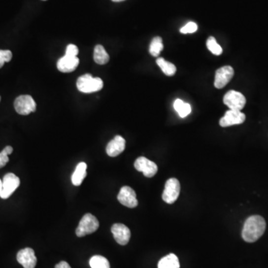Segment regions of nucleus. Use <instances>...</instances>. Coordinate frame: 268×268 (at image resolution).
Segmentation results:
<instances>
[{
	"mask_svg": "<svg viewBox=\"0 0 268 268\" xmlns=\"http://www.w3.org/2000/svg\"><path fill=\"white\" fill-rule=\"evenodd\" d=\"M266 222L260 215H253L246 220L242 230V238L249 243L255 242L263 235Z\"/></svg>",
	"mask_w": 268,
	"mask_h": 268,
	"instance_id": "nucleus-1",
	"label": "nucleus"
},
{
	"mask_svg": "<svg viewBox=\"0 0 268 268\" xmlns=\"http://www.w3.org/2000/svg\"><path fill=\"white\" fill-rule=\"evenodd\" d=\"M76 85L81 93H92L100 91L104 87V83L100 78H93L90 74H85L78 78Z\"/></svg>",
	"mask_w": 268,
	"mask_h": 268,
	"instance_id": "nucleus-2",
	"label": "nucleus"
},
{
	"mask_svg": "<svg viewBox=\"0 0 268 268\" xmlns=\"http://www.w3.org/2000/svg\"><path fill=\"white\" fill-rule=\"evenodd\" d=\"M99 227V222L97 218L92 214L87 213L81 218L75 233L77 236L81 238V237L86 236L87 234L95 233Z\"/></svg>",
	"mask_w": 268,
	"mask_h": 268,
	"instance_id": "nucleus-3",
	"label": "nucleus"
},
{
	"mask_svg": "<svg viewBox=\"0 0 268 268\" xmlns=\"http://www.w3.org/2000/svg\"><path fill=\"white\" fill-rule=\"evenodd\" d=\"M35 100L29 95H22L14 100V109L18 114L27 116L36 110Z\"/></svg>",
	"mask_w": 268,
	"mask_h": 268,
	"instance_id": "nucleus-4",
	"label": "nucleus"
},
{
	"mask_svg": "<svg viewBox=\"0 0 268 268\" xmlns=\"http://www.w3.org/2000/svg\"><path fill=\"white\" fill-rule=\"evenodd\" d=\"M180 184L176 178H170L166 181L164 192L163 193V200L168 204H172L177 201L180 195Z\"/></svg>",
	"mask_w": 268,
	"mask_h": 268,
	"instance_id": "nucleus-5",
	"label": "nucleus"
},
{
	"mask_svg": "<svg viewBox=\"0 0 268 268\" xmlns=\"http://www.w3.org/2000/svg\"><path fill=\"white\" fill-rule=\"evenodd\" d=\"M246 98L239 92L230 90L226 93L224 97V103L230 110H240L241 111L245 106Z\"/></svg>",
	"mask_w": 268,
	"mask_h": 268,
	"instance_id": "nucleus-6",
	"label": "nucleus"
},
{
	"mask_svg": "<svg viewBox=\"0 0 268 268\" xmlns=\"http://www.w3.org/2000/svg\"><path fill=\"white\" fill-rule=\"evenodd\" d=\"M20 184V178L13 173H8L2 180V189L0 192V198L8 199L15 192Z\"/></svg>",
	"mask_w": 268,
	"mask_h": 268,
	"instance_id": "nucleus-7",
	"label": "nucleus"
},
{
	"mask_svg": "<svg viewBox=\"0 0 268 268\" xmlns=\"http://www.w3.org/2000/svg\"><path fill=\"white\" fill-rule=\"evenodd\" d=\"M134 167L138 171L143 173L146 177H154L158 171V167L154 162L144 157H140L134 163Z\"/></svg>",
	"mask_w": 268,
	"mask_h": 268,
	"instance_id": "nucleus-8",
	"label": "nucleus"
},
{
	"mask_svg": "<svg viewBox=\"0 0 268 268\" xmlns=\"http://www.w3.org/2000/svg\"><path fill=\"white\" fill-rule=\"evenodd\" d=\"M118 201L123 206L128 208H135L138 206L136 192L129 186H123L118 195Z\"/></svg>",
	"mask_w": 268,
	"mask_h": 268,
	"instance_id": "nucleus-9",
	"label": "nucleus"
},
{
	"mask_svg": "<svg viewBox=\"0 0 268 268\" xmlns=\"http://www.w3.org/2000/svg\"><path fill=\"white\" fill-rule=\"evenodd\" d=\"M245 119V114L240 110H230L220 119L219 123L223 128H227L232 125H241L244 123Z\"/></svg>",
	"mask_w": 268,
	"mask_h": 268,
	"instance_id": "nucleus-10",
	"label": "nucleus"
},
{
	"mask_svg": "<svg viewBox=\"0 0 268 268\" xmlns=\"http://www.w3.org/2000/svg\"><path fill=\"white\" fill-rule=\"evenodd\" d=\"M234 76V69L230 66L221 67L216 71L214 85L217 89H222Z\"/></svg>",
	"mask_w": 268,
	"mask_h": 268,
	"instance_id": "nucleus-11",
	"label": "nucleus"
},
{
	"mask_svg": "<svg viewBox=\"0 0 268 268\" xmlns=\"http://www.w3.org/2000/svg\"><path fill=\"white\" fill-rule=\"evenodd\" d=\"M17 260L24 268H34L37 265V258L34 251L29 247L18 252Z\"/></svg>",
	"mask_w": 268,
	"mask_h": 268,
	"instance_id": "nucleus-12",
	"label": "nucleus"
},
{
	"mask_svg": "<svg viewBox=\"0 0 268 268\" xmlns=\"http://www.w3.org/2000/svg\"><path fill=\"white\" fill-rule=\"evenodd\" d=\"M111 232L118 244L120 245H126L129 242L131 233L129 228L126 226L122 224H113Z\"/></svg>",
	"mask_w": 268,
	"mask_h": 268,
	"instance_id": "nucleus-13",
	"label": "nucleus"
},
{
	"mask_svg": "<svg viewBox=\"0 0 268 268\" xmlns=\"http://www.w3.org/2000/svg\"><path fill=\"white\" fill-rule=\"evenodd\" d=\"M79 64V59L78 57L69 56L65 55L58 60L57 67L58 70L61 72H72L75 71Z\"/></svg>",
	"mask_w": 268,
	"mask_h": 268,
	"instance_id": "nucleus-14",
	"label": "nucleus"
},
{
	"mask_svg": "<svg viewBox=\"0 0 268 268\" xmlns=\"http://www.w3.org/2000/svg\"><path fill=\"white\" fill-rule=\"evenodd\" d=\"M125 149V139L121 136H116L112 139L106 148L107 155L111 157H117Z\"/></svg>",
	"mask_w": 268,
	"mask_h": 268,
	"instance_id": "nucleus-15",
	"label": "nucleus"
},
{
	"mask_svg": "<svg viewBox=\"0 0 268 268\" xmlns=\"http://www.w3.org/2000/svg\"><path fill=\"white\" fill-rule=\"evenodd\" d=\"M87 166L85 163H80L75 168V171L72 176V183L74 186H78L84 181L87 176Z\"/></svg>",
	"mask_w": 268,
	"mask_h": 268,
	"instance_id": "nucleus-16",
	"label": "nucleus"
},
{
	"mask_svg": "<svg viewBox=\"0 0 268 268\" xmlns=\"http://www.w3.org/2000/svg\"><path fill=\"white\" fill-rule=\"evenodd\" d=\"M180 266L178 258L173 253L165 256L158 263V268H180Z\"/></svg>",
	"mask_w": 268,
	"mask_h": 268,
	"instance_id": "nucleus-17",
	"label": "nucleus"
},
{
	"mask_svg": "<svg viewBox=\"0 0 268 268\" xmlns=\"http://www.w3.org/2000/svg\"><path fill=\"white\" fill-rule=\"evenodd\" d=\"M93 59L96 64L104 65L110 61V56L101 45H97L94 49Z\"/></svg>",
	"mask_w": 268,
	"mask_h": 268,
	"instance_id": "nucleus-18",
	"label": "nucleus"
},
{
	"mask_svg": "<svg viewBox=\"0 0 268 268\" xmlns=\"http://www.w3.org/2000/svg\"><path fill=\"white\" fill-rule=\"evenodd\" d=\"M157 64L160 67V69L164 72L165 75H167V76H173L176 73L177 68H176L175 66L172 63L166 61L164 58H158L157 60Z\"/></svg>",
	"mask_w": 268,
	"mask_h": 268,
	"instance_id": "nucleus-19",
	"label": "nucleus"
},
{
	"mask_svg": "<svg viewBox=\"0 0 268 268\" xmlns=\"http://www.w3.org/2000/svg\"><path fill=\"white\" fill-rule=\"evenodd\" d=\"M174 108L181 118L186 117L192 112L190 104L183 102L180 99H176L174 103Z\"/></svg>",
	"mask_w": 268,
	"mask_h": 268,
	"instance_id": "nucleus-20",
	"label": "nucleus"
},
{
	"mask_svg": "<svg viewBox=\"0 0 268 268\" xmlns=\"http://www.w3.org/2000/svg\"><path fill=\"white\" fill-rule=\"evenodd\" d=\"M90 265L91 268H110L109 261L101 256H93L90 259Z\"/></svg>",
	"mask_w": 268,
	"mask_h": 268,
	"instance_id": "nucleus-21",
	"label": "nucleus"
},
{
	"mask_svg": "<svg viewBox=\"0 0 268 268\" xmlns=\"http://www.w3.org/2000/svg\"><path fill=\"white\" fill-rule=\"evenodd\" d=\"M163 39L160 37H156L153 39L150 44L149 52L152 56L157 57L160 52L163 51Z\"/></svg>",
	"mask_w": 268,
	"mask_h": 268,
	"instance_id": "nucleus-22",
	"label": "nucleus"
},
{
	"mask_svg": "<svg viewBox=\"0 0 268 268\" xmlns=\"http://www.w3.org/2000/svg\"><path fill=\"white\" fill-rule=\"evenodd\" d=\"M206 46L208 49L215 55H221L223 52L222 48L217 43L214 37H209L206 41Z\"/></svg>",
	"mask_w": 268,
	"mask_h": 268,
	"instance_id": "nucleus-23",
	"label": "nucleus"
},
{
	"mask_svg": "<svg viewBox=\"0 0 268 268\" xmlns=\"http://www.w3.org/2000/svg\"><path fill=\"white\" fill-rule=\"evenodd\" d=\"M13 148L11 146H6L2 152H0V168L4 167L7 163L9 161V158H8V155L12 154Z\"/></svg>",
	"mask_w": 268,
	"mask_h": 268,
	"instance_id": "nucleus-24",
	"label": "nucleus"
},
{
	"mask_svg": "<svg viewBox=\"0 0 268 268\" xmlns=\"http://www.w3.org/2000/svg\"><path fill=\"white\" fill-rule=\"evenodd\" d=\"M12 58V52L10 50H0V68L3 67L5 63L10 62Z\"/></svg>",
	"mask_w": 268,
	"mask_h": 268,
	"instance_id": "nucleus-25",
	"label": "nucleus"
},
{
	"mask_svg": "<svg viewBox=\"0 0 268 268\" xmlns=\"http://www.w3.org/2000/svg\"><path fill=\"white\" fill-rule=\"evenodd\" d=\"M198 30V25L194 22H189L186 26H183L180 29V33L182 34H192L195 33Z\"/></svg>",
	"mask_w": 268,
	"mask_h": 268,
	"instance_id": "nucleus-26",
	"label": "nucleus"
},
{
	"mask_svg": "<svg viewBox=\"0 0 268 268\" xmlns=\"http://www.w3.org/2000/svg\"><path fill=\"white\" fill-rule=\"evenodd\" d=\"M78 54V49L75 45L69 44L67 46L65 55L69 56L77 57Z\"/></svg>",
	"mask_w": 268,
	"mask_h": 268,
	"instance_id": "nucleus-27",
	"label": "nucleus"
},
{
	"mask_svg": "<svg viewBox=\"0 0 268 268\" xmlns=\"http://www.w3.org/2000/svg\"><path fill=\"white\" fill-rule=\"evenodd\" d=\"M55 268H71V267L67 262H61L55 265Z\"/></svg>",
	"mask_w": 268,
	"mask_h": 268,
	"instance_id": "nucleus-28",
	"label": "nucleus"
},
{
	"mask_svg": "<svg viewBox=\"0 0 268 268\" xmlns=\"http://www.w3.org/2000/svg\"><path fill=\"white\" fill-rule=\"evenodd\" d=\"M2 180H1V179H0V192H1V191H2Z\"/></svg>",
	"mask_w": 268,
	"mask_h": 268,
	"instance_id": "nucleus-29",
	"label": "nucleus"
},
{
	"mask_svg": "<svg viewBox=\"0 0 268 268\" xmlns=\"http://www.w3.org/2000/svg\"><path fill=\"white\" fill-rule=\"evenodd\" d=\"M113 2H122V1H125V0H112Z\"/></svg>",
	"mask_w": 268,
	"mask_h": 268,
	"instance_id": "nucleus-30",
	"label": "nucleus"
},
{
	"mask_svg": "<svg viewBox=\"0 0 268 268\" xmlns=\"http://www.w3.org/2000/svg\"><path fill=\"white\" fill-rule=\"evenodd\" d=\"M0 100H1V96H0Z\"/></svg>",
	"mask_w": 268,
	"mask_h": 268,
	"instance_id": "nucleus-31",
	"label": "nucleus"
},
{
	"mask_svg": "<svg viewBox=\"0 0 268 268\" xmlns=\"http://www.w3.org/2000/svg\"><path fill=\"white\" fill-rule=\"evenodd\" d=\"M43 1H46V0H43Z\"/></svg>",
	"mask_w": 268,
	"mask_h": 268,
	"instance_id": "nucleus-32",
	"label": "nucleus"
}]
</instances>
